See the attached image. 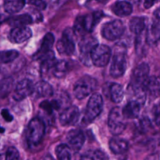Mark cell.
Returning <instances> with one entry per match:
<instances>
[{"mask_svg":"<svg viewBox=\"0 0 160 160\" xmlns=\"http://www.w3.org/2000/svg\"><path fill=\"white\" fill-rule=\"evenodd\" d=\"M19 56V52L17 50H6L0 52V62L9 63L15 60Z\"/></svg>","mask_w":160,"mask_h":160,"instance_id":"1f68e13d","label":"cell"},{"mask_svg":"<svg viewBox=\"0 0 160 160\" xmlns=\"http://www.w3.org/2000/svg\"><path fill=\"white\" fill-rule=\"evenodd\" d=\"M6 21L10 26L17 28V27H23L30 24L33 22V17L30 14L25 13L21 15L14 16L6 19Z\"/></svg>","mask_w":160,"mask_h":160,"instance_id":"7402d4cb","label":"cell"},{"mask_svg":"<svg viewBox=\"0 0 160 160\" xmlns=\"http://www.w3.org/2000/svg\"><path fill=\"white\" fill-rule=\"evenodd\" d=\"M145 160H160V157L158 154H152L148 156Z\"/></svg>","mask_w":160,"mask_h":160,"instance_id":"f35d334b","label":"cell"},{"mask_svg":"<svg viewBox=\"0 0 160 160\" xmlns=\"http://www.w3.org/2000/svg\"><path fill=\"white\" fill-rule=\"evenodd\" d=\"M56 154L59 160H71V149L66 144H61L56 147Z\"/></svg>","mask_w":160,"mask_h":160,"instance_id":"f546056e","label":"cell"},{"mask_svg":"<svg viewBox=\"0 0 160 160\" xmlns=\"http://www.w3.org/2000/svg\"><path fill=\"white\" fill-rule=\"evenodd\" d=\"M98 44V41L92 36H84L79 42L80 59L85 66L90 67L92 65L91 53L95 45Z\"/></svg>","mask_w":160,"mask_h":160,"instance_id":"9c48e42d","label":"cell"},{"mask_svg":"<svg viewBox=\"0 0 160 160\" xmlns=\"http://www.w3.org/2000/svg\"><path fill=\"white\" fill-rule=\"evenodd\" d=\"M96 1L99 2H106V0H96Z\"/></svg>","mask_w":160,"mask_h":160,"instance_id":"ee69618b","label":"cell"},{"mask_svg":"<svg viewBox=\"0 0 160 160\" xmlns=\"http://www.w3.org/2000/svg\"><path fill=\"white\" fill-rule=\"evenodd\" d=\"M109 93H110V98L113 102L120 103L123 100L124 96V91L121 84L113 83L111 84L109 88Z\"/></svg>","mask_w":160,"mask_h":160,"instance_id":"4316f807","label":"cell"},{"mask_svg":"<svg viewBox=\"0 0 160 160\" xmlns=\"http://www.w3.org/2000/svg\"><path fill=\"white\" fill-rule=\"evenodd\" d=\"M129 27L131 32L134 34L137 35L142 34L146 28V18L143 17H133L130 20Z\"/></svg>","mask_w":160,"mask_h":160,"instance_id":"cb8c5ba5","label":"cell"},{"mask_svg":"<svg viewBox=\"0 0 160 160\" xmlns=\"http://www.w3.org/2000/svg\"><path fill=\"white\" fill-rule=\"evenodd\" d=\"M98 83L92 77L85 75L78 80L73 86V94L78 99H83L96 89Z\"/></svg>","mask_w":160,"mask_h":160,"instance_id":"277c9868","label":"cell"},{"mask_svg":"<svg viewBox=\"0 0 160 160\" xmlns=\"http://www.w3.org/2000/svg\"><path fill=\"white\" fill-rule=\"evenodd\" d=\"M25 4V0H6L4 2V9L7 13H17L23 9Z\"/></svg>","mask_w":160,"mask_h":160,"instance_id":"484cf974","label":"cell"},{"mask_svg":"<svg viewBox=\"0 0 160 160\" xmlns=\"http://www.w3.org/2000/svg\"><path fill=\"white\" fill-rule=\"evenodd\" d=\"M5 131V129L3 128H2L1 126H0V133H3Z\"/></svg>","mask_w":160,"mask_h":160,"instance_id":"7bdbcfd3","label":"cell"},{"mask_svg":"<svg viewBox=\"0 0 160 160\" xmlns=\"http://www.w3.org/2000/svg\"><path fill=\"white\" fill-rule=\"evenodd\" d=\"M45 131V126L42 120L38 117L33 118L28 123L27 139L31 146H37L42 142Z\"/></svg>","mask_w":160,"mask_h":160,"instance_id":"7a4b0ae2","label":"cell"},{"mask_svg":"<svg viewBox=\"0 0 160 160\" xmlns=\"http://www.w3.org/2000/svg\"><path fill=\"white\" fill-rule=\"evenodd\" d=\"M67 140L70 149L79 151L85 142V136L81 130H71L67 135Z\"/></svg>","mask_w":160,"mask_h":160,"instance_id":"5bb4252c","label":"cell"},{"mask_svg":"<svg viewBox=\"0 0 160 160\" xmlns=\"http://www.w3.org/2000/svg\"><path fill=\"white\" fill-rule=\"evenodd\" d=\"M152 116L156 124L160 127V103H158L153 107Z\"/></svg>","mask_w":160,"mask_h":160,"instance_id":"e575fe53","label":"cell"},{"mask_svg":"<svg viewBox=\"0 0 160 160\" xmlns=\"http://www.w3.org/2000/svg\"><path fill=\"white\" fill-rule=\"evenodd\" d=\"M12 84H13V80L11 78H4L0 82V97L1 98H5L10 93Z\"/></svg>","mask_w":160,"mask_h":160,"instance_id":"4dcf8cb0","label":"cell"},{"mask_svg":"<svg viewBox=\"0 0 160 160\" xmlns=\"http://www.w3.org/2000/svg\"><path fill=\"white\" fill-rule=\"evenodd\" d=\"M128 2H129L131 4H132V3L133 4H138L140 2V0H128Z\"/></svg>","mask_w":160,"mask_h":160,"instance_id":"b9f144b4","label":"cell"},{"mask_svg":"<svg viewBox=\"0 0 160 160\" xmlns=\"http://www.w3.org/2000/svg\"><path fill=\"white\" fill-rule=\"evenodd\" d=\"M149 66L145 62L141 63L134 69L132 75V81L131 84L134 85L143 86L149 76Z\"/></svg>","mask_w":160,"mask_h":160,"instance_id":"9a60e30c","label":"cell"},{"mask_svg":"<svg viewBox=\"0 0 160 160\" xmlns=\"http://www.w3.org/2000/svg\"><path fill=\"white\" fill-rule=\"evenodd\" d=\"M55 42V37L52 33H47L43 38L41 45L40 49L38 50L37 53L35 54V56L37 59H39L42 56L47 53L48 52L51 51V48H52L53 45Z\"/></svg>","mask_w":160,"mask_h":160,"instance_id":"603a6c76","label":"cell"},{"mask_svg":"<svg viewBox=\"0 0 160 160\" xmlns=\"http://www.w3.org/2000/svg\"><path fill=\"white\" fill-rule=\"evenodd\" d=\"M127 52L123 47H118L115 49V53L112 59L111 63L110 75L114 78H118L124 74L127 70Z\"/></svg>","mask_w":160,"mask_h":160,"instance_id":"3957f363","label":"cell"},{"mask_svg":"<svg viewBox=\"0 0 160 160\" xmlns=\"http://www.w3.org/2000/svg\"><path fill=\"white\" fill-rule=\"evenodd\" d=\"M68 71V63L65 60L56 62L52 68L53 75L57 78H62Z\"/></svg>","mask_w":160,"mask_h":160,"instance_id":"f1b7e54d","label":"cell"},{"mask_svg":"<svg viewBox=\"0 0 160 160\" xmlns=\"http://www.w3.org/2000/svg\"><path fill=\"white\" fill-rule=\"evenodd\" d=\"M39 59H41V70L43 73L48 72V70L52 69L56 62L54 52L52 50L44 54Z\"/></svg>","mask_w":160,"mask_h":160,"instance_id":"d4e9b609","label":"cell"},{"mask_svg":"<svg viewBox=\"0 0 160 160\" xmlns=\"http://www.w3.org/2000/svg\"><path fill=\"white\" fill-rule=\"evenodd\" d=\"M29 3L40 9H45L46 7V3L43 0H29Z\"/></svg>","mask_w":160,"mask_h":160,"instance_id":"d590c367","label":"cell"},{"mask_svg":"<svg viewBox=\"0 0 160 160\" xmlns=\"http://www.w3.org/2000/svg\"><path fill=\"white\" fill-rule=\"evenodd\" d=\"M40 160H54V159L52 158V156H51L50 155H46L44 157H42Z\"/></svg>","mask_w":160,"mask_h":160,"instance_id":"ab89813d","label":"cell"},{"mask_svg":"<svg viewBox=\"0 0 160 160\" xmlns=\"http://www.w3.org/2000/svg\"><path fill=\"white\" fill-rule=\"evenodd\" d=\"M34 84L29 79H23L19 81L14 89L12 98L16 101H21L30 95H32Z\"/></svg>","mask_w":160,"mask_h":160,"instance_id":"7c38bea8","label":"cell"},{"mask_svg":"<svg viewBox=\"0 0 160 160\" xmlns=\"http://www.w3.org/2000/svg\"><path fill=\"white\" fill-rule=\"evenodd\" d=\"M142 105L138 102L130 100L128 104L122 109L123 117L126 119H136L139 117L141 112V108Z\"/></svg>","mask_w":160,"mask_h":160,"instance_id":"ac0fdd59","label":"cell"},{"mask_svg":"<svg viewBox=\"0 0 160 160\" xmlns=\"http://www.w3.org/2000/svg\"><path fill=\"white\" fill-rule=\"evenodd\" d=\"M53 94L51 84L45 81H40L34 85L32 95L36 98H48Z\"/></svg>","mask_w":160,"mask_h":160,"instance_id":"e0dca14e","label":"cell"},{"mask_svg":"<svg viewBox=\"0 0 160 160\" xmlns=\"http://www.w3.org/2000/svg\"><path fill=\"white\" fill-rule=\"evenodd\" d=\"M124 25L120 20H114L106 23L102 28V35L109 41L120 38L124 32Z\"/></svg>","mask_w":160,"mask_h":160,"instance_id":"30bf717a","label":"cell"},{"mask_svg":"<svg viewBox=\"0 0 160 160\" xmlns=\"http://www.w3.org/2000/svg\"><path fill=\"white\" fill-rule=\"evenodd\" d=\"M31 36L32 31L31 28L27 26L17 27L12 28L10 31L9 38L13 43H22L31 38Z\"/></svg>","mask_w":160,"mask_h":160,"instance_id":"2e32d148","label":"cell"},{"mask_svg":"<svg viewBox=\"0 0 160 160\" xmlns=\"http://www.w3.org/2000/svg\"><path fill=\"white\" fill-rule=\"evenodd\" d=\"M147 43L151 46H155L160 40V16L155 14L151 23L148 27L145 34Z\"/></svg>","mask_w":160,"mask_h":160,"instance_id":"8fae6325","label":"cell"},{"mask_svg":"<svg viewBox=\"0 0 160 160\" xmlns=\"http://www.w3.org/2000/svg\"><path fill=\"white\" fill-rule=\"evenodd\" d=\"M76 34L71 28H67L62 33V36L56 44V48L59 54L71 56L75 52Z\"/></svg>","mask_w":160,"mask_h":160,"instance_id":"8992f818","label":"cell"},{"mask_svg":"<svg viewBox=\"0 0 160 160\" xmlns=\"http://www.w3.org/2000/svg\"><path fill=\"white\" fill-rule=\"evenodd\" d=\"M103 109V99L101 95L95 93L90 97L85 110V119L87 123L93 121L100 115Z\"/></svg>","mask_w":160,"mask_h":160,"instance_id":"ba28073f","label":"cell"},{"mask_svg":"<svg viewBox=\"0 0 160 160\" xmlns=\"http://www.w3.org/2000/svg\"><path fill=\"white\" fill-rule=\"evenodd\" d=\"M158 0H145V2H144V6L146 9H149L152 6H154L155 3Z\"/></svg>","mask_w":160,"mask_h":160,"instance_id":"74e56055","label":"cell"},{"mask_svg":"<svg viewBox=\"0 0 160 160\" xmlns=\"http://www.w3.org/2000/svg\"><path fill=\"white\" fill-rule=\"evenodd\" d=\"M6 160H20V153L15 147H9L6 152Z\"/></svg>","mask_w":160,"mask_h":160,"instance_id":"836d02e7","label":"cell"},{"mask_svg":"<svg viewBox=\"0 0 160 160\" xmlns=\"http://www.w3.org/2000/svg\"><path fill=\"white\" fill-rule=\"evenodd\" d=\"M108 126L109 131L113 135L117 136L124 131L127 127V121L123 115L121 108L117 106L111 109L108 118Z\"/></svg>","mask_w":160,"mask_h":160,"instance_id":"5b68a950","label":"cell"},{"mask_svg":"<svg viewBox=\"0 0 160 160\" xmlns=\"http://www.w3.org/2000/svg\"><path fill=\"white\" fill-rule=\"evenodd\" d=\"M81 160H108V156L101 150H91L84 153Z\"/></svg>","mask_w":160,"mask_h":160,"instance_id":"83f0119b","label":"cell"},{"mask_svg":"<svg viewBox=\"0 0 160 160\" xmlns=\"http://www.w3.org/2000/svg\"><path fill=\"white\" fill-rule=\"evenodd\" d=\"M103 16L104 14L102 11H95L87 15L78 17L73 28L75 34L84 35L86 33L92 32Z\"/></svg>","mask_w":160,"mask_h":160,"instance_id":"6da1fadb","label":"cell"},{"mask_svg":"<svg viewBox=\"0 0 160 160\" xmlns=\"http://www.w3.org/2000/svg\"><path fill=\"white\" fill-rule=\"evenodd\" d=\"M1 114L2 116L3 119H4L6 121L11 122L12 120H13V117H12V116L11 115V113L9 112L8 109H2L1 112Z\"/></svg>","mask_w":160,"mask_h":160,"instance_id":"8d00e7d4","label":"cell"},{"mask_svg":"<svg viewBox=\"0 0 160 160\" xmlns=\"http://www.w3.org/2000/svg\"><path fill=\"white\" fill-rule=\"evenodd\" d=\"M109 145L111 152L116 155L123 154L128 151L129 148L128 142L126 140L117 137L112 138L109 141Z\"/></svg>","mask_w":160,"mask_h":160,"instance_id":"ffe728a7","label":"cell"},{"mask_svg":"<svg viewBox=\"0 0 160 160\" xmlns=\"http://www.w3.org/2000/svg\"><path fill=\"white\" fill-rule=\"evenodd\" d=\"M138 128L141 132L146 133L152 128V124L148 117H143L138 123Z\"/></svg>","mask_w":160,"mask_h":160,"instance_id":"d6a6232c","label":"cell"},{"mask_svg":"<svg viewBox=\"0 0 160 160\" xmlns=\"http://www.w3.org/2000/svg\"><path fill=\"white\" fill-rule=\"evenodd\" d=\"M145 92H148L152 96L160 95V78L157 77H148L144 84Z\"/></svg>","mask_w":160,"mask_h":160,"instance_id":"44dd1931","label":"cell"},{"mask_svg":"<svg viewBox=\"0 0 160 160\" xmlns=\"http://www.w3.org/2000/svg\"><path fill=\"white\" fill-rule=\"evenodd\" d=\"M80 117L79 109L75 106L66 108L59 116V122L62 126H72L78 121Z\"/></svg>","mask_w":160,"mask_h":160,"instance_id":"4fadbf2b","label":"cell"},{"mask_svg":"<svg viewBox=\"0 0 160 160\" xmlns=\"http://www.w3.org/2000/svg\"><path fill=\"white\" fill-rule=\"evenodd\" d=\"M112 10L118 17H128L133 11L132 4L128 1H117L112 5Z\"/></svg>","mask_w":160,"mask_h":160,"instance_id":"d6986e66","label":"cell"},{"mask_svg":"<svg viewBox=\"0 0 160 160\" xmlns=\"http://www.w3.org/2000/svg\"><path fill=\"white\" fill-rule=\"evenodd\" d=\"M6 16L2 15V14H0V24H2L3 22L6 21V19L7 18H6Z\"/></svg>","mask_w":160,"mask_h":160,"instance_id":"60d3db41","label":"cell"},{"mask_svg":"<svg viewBox=\"0 0 160 160\" xmlns=\"http://www.w3.org/2000/svg\"><path fill=\"white\" fill-rule=\"evenodd\" d=\"M111 53L109 46L98 43L95 45L91 53L92 63L98 67H106L110 60Z\"/></svg>","mask_w":160,"mask_h":160,"instance_id":"52a82bcc","label":"cell"}]
</instances>
